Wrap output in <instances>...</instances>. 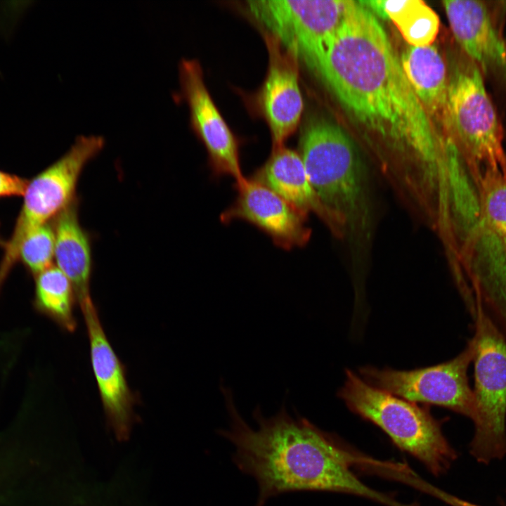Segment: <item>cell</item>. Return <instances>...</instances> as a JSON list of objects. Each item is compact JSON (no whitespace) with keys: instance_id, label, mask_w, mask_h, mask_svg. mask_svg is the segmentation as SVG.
Listing matches in <instances>:
<instances>
[{"instance_id":"4","label":"cell","mask_w":506,"mask_h":506,"mask_svg":"<svg viewBox=\"0 0 506 506\" xmlns=\"http://www.w3.org/2000/svg\"><path fill=\"white\" fill-rule=\"evenodd\" d=\"M299 147L310 183L339 234L363 204L364 174L354 145L337 125L313 119L301 129Z\"/></svg>"},{"instance_id":"8","label":"cell","mask_w":506,"mask_h":506,"mask_svg":"<svg viewBox=\"0 0 506 506\" xmlns=\"http://www.w3.org/2000/svg\"><path fill=\"white\" fill-rule=\"evenodd\" d=\"M474 353L471 339L458 356L441 364L410 370L365 366L359 369V374L376 388L416 403L448 408L473 422L476 408L467 368Z\"/></svg>"},{"instance_id":"1","label":"cell","mask_w":506,"mask_h":506,"mask_svg":"<svg viewBox=\"0 0 506 506\" xmlns=\"http://www.w3.org/2000/svg\"><path fill=\"white\" fill-rule=\"evenodd\" d=\"M317 73L357 122L415 157L426 181L441 174L445 139L434 129L382 25L359 1H346Z\"/></svg>"},{"instance_id":"11","label":"cell","mask_w":506,"mask_h":506,"mask_svg":"<svg viewBox=\"0 0 506 506\" xmlns=\"http://www.w3.org/2000/svg\"><path fill=\"white\" fill-rule=\"evenodd\" d=\"M235 186L237 197L221 214L223 223L246 221L285 249L302 247L309 242L311 230L306 225L307 216L253 179L245 177Z\"/></svg>"},{"instance_id":"18","label":"cell","mask_w":506,"mask_h":506,"mask_svg":"<svg viewBox=\"0 0 506 506\" xmlns=\"http://www.w3.org/2000/svg\"><path fill=\"white\" fill-rule=\"evenodd\" d=\"M386 19L391 20L411 46L432 45L439 31L437 14L420 0H383Z\"/></svg>"},{"instance_id":"10","label":"cell","mask_w":506,"mask_h":506,"mask_svg":"<svg viewBox=\"0 0 506 506\" xmlns=\"http://www.w3.org/2000/svg\"><path fill=\"white\" fill-rule=\"evenodd\" d=\"M268 65L265 79L251 96L252 111L264 119L271 132L273 148L284 145L296 131L304 111L297 60L272 36L265 32Z\"/></svg>"},{"instance_id":"13","label":"cell","mask_w":506,"mask_h":506,"mask_svg":"<svg viewBox=\"0 0 506 506\" xmlns=\"http://www.w3.org/2000/svg\"><path fill=\"white\" fill-rule=\"evenodd\" d=\"M453 34L481 73L506 70V46L488 6L481 1H443Z\"/></svg>"},{"instance_id":"2","label":"cell","mask_w":506,"mask_h":506,"mask_svg":"<svg viewBox=\"0 0 506 506\" xmlns=\"http://www.w3.org/2000/svg\"><path fill=\"white\" fill-rule=\"evenodd\" d=\"M221 391L230 423L218 432L235 447L233 460L238 468L256 480V506L280 494L299 491L347 493L396 505V500L356 477L351 468L362 459L330 434L304 417H292L285 405L268 417L257 406L252 417L257 427L252 428L240 414L231 389L221 385Z\"/></svg>"},{"instance_id":"22","label":"cell","mask_w":506,"mask_h":506,"mask_svg":"<svg viewBox=\"0 0 506 506\" xmlns=\"http://www.w3.org/2000/svg\"><path fill=\"white\" fill-rule=\"evenodd\" d=\"M435 495L450 506H482L449 494L441 490H437Z\"/></svg>"},{"instance_id":"21","label":"cell","mask_w":506,"mask_h":506,"mask_svg":"<svg viewBox=\"0 0 506 506\" xmlns=\"http://www.w3.org/2000/svg\"><path fill=\"white\" fill-rule=\"evenodd\" d=\"M29 181L0 170V198L23 196Z\"/></svg>"},{"instance_id":"19","label":"cell","mask_w":506,"mask_h":506,"mask_svg":"<svg viewBox=\"0 0 506 506\" xmlns=\"http://www.w3.org/2000/svg\"><path fill=\"white\" fill-rule=\"evenodd\" d=\"M479 182L484 217L506 247V171L486 168Z\"/></svg>"},{"instance_id":"17","label":"cell","mask_w":506,"mask_h":506,"mask_svg":"<svg viewBox=\"0 0 506 506\" xmlns=\"http://www.w3.org/2000/svg\"><path fill=\"white\" fill-rule=\"evenodd\" d=\"M75 304L77 302L72 285L56 266H51L36 275L34 308L70 332L77 327Z\"/></svg>"},{"instance_id":"5","label":"cell","mask_w":506,"mask_h":506,"mask_svg":"<svg viewBox=\"0 0 506 506\" xmlns=\"http://www.w3.org/2000/svg\"><path fill=\"white\" fill-rule=\"evenodd\" d=\"M474 344L476 413L469 453L482 465L506 457V341L491 318L477 309Z\"/></svg>"},{"instance_id":"15","label":"cell","mask_w":506,"mask_h":506,"mask_svg":"<svg viewBox=\"0 0 506 506\" xmlns=\"http://www.w3.org/2000/svg\"><path fill=\"white\" fill-rule=\"evenodd\" d=\"M53 228L56 266L71 283L81 306L92 300V257L89 235L80 224L77 198L58 215Z\"/></svg>"},{"instance_id":"6","label":"cell","mask_w":506,"mask_h":506,"mask_svg":"<svg viewBox=\"0 0 506 506\" xmlns=\"http://www.w3.org/2000/svg\"><path fill=\"white\" fill-rule=\"evenodd\" d=\"M346 1H248L249 15L297 61L318 72Z\"/></svg>"},{"instance_id":"3","label":"cell","mask_w":506,"mask_h":506,"mask_svg":"<svg viewBox=\"0 0 506 506\" xmlns=\"http://www.w3.org/2000/svg\"><path fill=\"white\" fill-rule=\"evenodd\" d=\"M345 375L338 396L350 410L380 428L435 476L450 469L458 453L427 408L376 388L350 370Z\"/></svg>"},{"instance_id":"9","label":"cell","mask_w":506,"mask_h":506,"mask_svg":"<svg viewBox=\"0 0 506 506\" xmlns=\"http://www.w3.org/2000/svg\"><path fill=\"white\" fill-rule=\"evenodd\" d=\"M179 76L181 95L189 109L190 127L207 150L213 174L240 181L245 176L240 161V141L212 99L200 63L196 59H181Z\"/></svg>"},{"instance_id":"7","label":"cell","mask_w":506,"mask_h":506,"mask_svg":"<svg viewBox=\"0 0 506 506\" xmlns=\"http://www.w3.org/2000/svg\"><path fill=\"white\" fill-rule=\"evenodd\" d=\"M446 118L471 162L506 171L501 123L472 61L457 67L448 81Z\"/></svg>"},{"instance_id":"12","label":"cell","mask_w":506,"mask_h":506,"mask_svg":"<svg viewBox=\"0 0 506 506\" xmlns=\"http://www.w3.org/2000/svg\"><path fill=\"white\" fill-rule=\"evenodd\" d=\"M90 346L91 367L108 420L119 437L127 436L136 396L128 385L124 365L111 346L93 300L80 306Z\"/></svg>"},{"instance_id":"14","label":"cell","mask_w":506,"mask_h":506,"mask_svg":"<svg viewBox=\"0 0 506 506\" xmlns=\"http://www.w3.org/2000/svg\"><path fill=\"white\" fill-rule=\"evenodd\" d=\"M271 189L298 211L307 216L313 213L333 232L336 224L323 206L308 178L298 153L282 145L273 151L252 178Z\"/></svg>"},{"instance_id":"20","label":"cell","mask_w":506,"mask_h":506,"mask_svg":"<svg viewBox=\"0 0 506 506\" xmlns=\"http://www.w3.org/2000/svg\"><path fill=\"white\" fill-rule=\"evenodd\" d=\"M55 232L48 223L40 226L26 236L19 251L21 260L34 275L51 267L55 257Z\"/></svg>"},{"instance_id":"16","label":"cell","mask_w":506,"mask_h":506,"mask_svg":"<svg viewBox=\"0 0 506 506\" xmlns=\"http://www.w3.org/2000/svg\"><path fill=\"white\" fill-rule=\"evenodd\" d=\"M404 73L427 112L446 115L448 81L446 63L434 46H410L402 54Z\"/></svg>"}]
</instances>
